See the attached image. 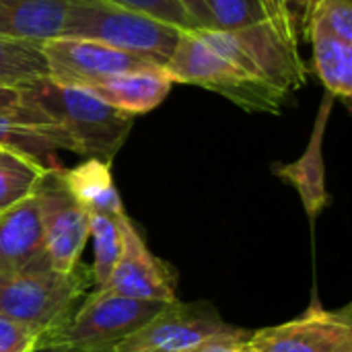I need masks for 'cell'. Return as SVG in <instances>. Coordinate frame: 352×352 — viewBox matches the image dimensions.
Listing matches in <instances>:
<instances>
[{
  "instance_id": "20",
  "label": "cell",
  "mask_w": 352,
  "mask_h": 352,
  "mask_svg": "<svg viewBox=\"0 0 352 352\" xmlns=\"http://www.w3.org/2000/svg\"><path fill=\"white\" fill-rule=\"evenodd\" d=\"M45 169L47 167H41V165L0 167V210L31 196Z\"/></svg>"
},
{
  "instance_id": "6",
  "label": "cell",
  "mask_w": 352,
  "mask_h": 352,
  "mask_svg": "<svg viewBox=\"0 0 352 352\" xmlns=\"http://www.w3.org/2000/svg\"><path fill=\"white\" fill-rule=\"evenodd\" d=\"M43 227L45 256L52 270L72 272L89 239V214L64 184L62 167L45 169L35 188Z\"/></svg>"
},
{
  "instance_id": "5",
  "label": "cell",
  "mask_w": 352,
  "mask_h": 352,
  "mask_svg": "<svg viewBox=\"0 0 352 352\" xmlns=\"http://www.w3.org/2000/svg\"><path fill=\"white\" fill-rule=\"evenodd\" d=\"M165 305L93 289L76 307L68 324L41 351L113 352V349L153 320Z\"/></svg>"
},
{
  "instance_id": "21",
  "label": "cell",
  "mask_w": 352,
  "mask_h": 352,
  "mask_svg": "<svg viewBox=\"0 0 352 352\" xmlns=\"http://www.w3.org/2000/svg\"><path fill=\"white\" fill-rule=\"evenodd\" d=\"M311 33H324V35L352 43L351 0H324L311 21L309 35Z\"/></svg>"
},
{
  "instance_id": "16",
  "label": "cell",
  "mask_w": 352,
  "mask_h": 352,
  "mask_svg": "<svg viewBox=\"0 0 352 352\" xmlns=\"http://www.w3.org/2000/svg\"><path fill=\"white\" fill-rule=\"evenodd\" d=\"M314 68L334 99L349 101L352 95V43L342 39L311 33Z\"/></svg>"
},
{
  "instance_id": "3",
  "label": "cell",
  "mask_w": 352,
  "mask_h": 352,
  "mask_svg": "<svg viewBox=\"0 0 352 352\" xmlns=\"http://www.w3.org/2000/svg\"><path fill=\"white\" fill-rule=\"evenodd\" d=\"M173 82L196 85L214 93L248 111L278 113L287 93L274 89L262 78L248 74L219 50H214L198 29H182L171 56L165 62Z\"/></svg>"
},
{
  "instance_id": "15",
  "label": "cell",
  "mask_w": 352,
  "mask_h": 352,
  "mask_svg": "<svg viewBox=\"0 0 352 352\" xmlns=\"http://www.w3.org/2000/svg\"><path fill=\"white\" fill-rule=\"evenodd\" d=\"M62 177L66 188L70 190L74 200L87 210V214L99 212L120 217L126 212L118 188L113 184L109 163L99 159H87L85 163L72 169H62Z\"/></svg>"
},
{
  "instance_id": "29",
  "label": "cell",
  "mask_w": 352,
  "mask_h": 352,
  "mask_svg": "<svg viewBox=\"0 0 352 352\" xmlns=\"http://www.w3.org/2000/svg\"><path fill=\"white\" fill-rule=\"evenodd\" d=\"M182 6L190 12V16L196 21V25L200 29H210V14H208V8H206V2L204 0H179Z\"/></svg>"
},
{
  "instance_id": "2",
  "label": "cell",
  "mask_w": 352,
  "mask_h": 352,
  "mask_svg": "<svg viewBox=\"0 0 352 352\" xmlns=\"http://www.w3.org/2000/svg\"><path fill=\"white\" fill-rule=\"evenodd\" d=\"M91 287L93 272L80 264L66 274L52 268L4 274L0 276V316L33 330L41 351L68 324Z\"/></svg>"
},
{
  "instance_id": "14",
  "label": "cell",
  "mask_w": 352,
  "mask_h": 352,
  "mask_svg": "<svg viewBox=\"0 0 352 352\" xmlns=\"http://www.w3.org/2000/svg\"><path fill=\"white\" fill-rule=\"evenodd\" d=\"M68 0H0V37L43 43L64 31Z\"/></svg>"
},
{
  "instance_id": "26",
  "label": "cell",
  "mask_w": 352,
  "mask_h": 352,
  "mask_svg": "<svg viewBox=\"0 0 352 352\" xmlns=\"http://www.w3.org/2000/svg\"><path fill=\"white\" fill-rule=\"evenodd\" d=\"M256 2L260 4V8L266 12V16H268L283 33L297 37L295 27H293V19H291L289 6H287V0H256Z\"/></svg>"
},
{
  "instance_id": "19",
  "label": "cell",
  "mask_w": 352,
  "mask_h": 352,
  "mask_svg": "<svg viewBox=\"0 0 352 352\" xmlns=\"http://www.w3.org/2000/svg\"><path fill=\"white\" fill-rule=\"evenodd\" d=\"M204 2L210 14V25H212L210 29L237 31L258 21H270L256 0H204Z\"/></svg>"
},
{
  "instance_id": "25",
  "label": "cell",
  "mask_w": 352,
  "mask_h": 352,
  "mask_svg": "<svg viewBox=\"0 0 352 352\" xmlns=\"http://www.w3.org/2000/svg\"><path fill=\"white\" fill-rule=\"evenodd\" d=\"M324 0H287L291 19H293V27L297 33V39H307L309 37V29H311V21L318 12V8L322 6Z\"/></svg>"
},
{
  "instance_id": "28",
  "label": "cell",
  "mask_w": 352,
  "mask_h": 352,
  "mask_svg": "<svg viewBox=\"0 0 352 352\" xmlns=\"http://www.w3.org/2000/svg\"><path fill=\"white\" fill-rule=\"evenodd\" d=\"M19 165H41V167H45L43 163H39L37 159H33V157H29L25 153L0 146V167H19Z\"/></svg>"
},
{
  "instance_id": "1",
  "label": "cell",
  "mask_w": 352,
  "mask_h": 352,
  "mask_svg": "<svg viewBox=\"0 0 352 352\" xmlns=\"http://www.w3.org/2000/svg\"><path fill=\"white\" fill-rule=\"evenodd\" d=\"M21 99L43 111L72 140L74 153L111 163L124 146L134 118L107 105L85 87L39 78L19 87Z\"/></svg>"
},
{
  "instance_id": "22",
  "label": "cell",
  "mask_w": 352,
  "mask_h": 352,
  "mask_svg": "<svg viewBox=\"0 0 352 352\" xmlns=\"http://www.w3.org/2000/svg\"><path fill=\"white\" fill-rule=\"evenodd\" d=\"M118 6L148 14L163 23H169L177 29H200L190 12L182 6L179 0H109Z\"/></svg>"
},
{
  "instance_id": "9",
  "label": "cell",
  "mask_w": 352,
  "mask_h": 352,
  "mask_svg": "<svg viewBox=\"0 0 352 352\" xmlns=\"http://www.w3.org/2000/svg\"><path fill=\"white\" fill-rule=\"evenodd\" d=\"M256 352H352L351 305L330 311L314 301L287 324L252 332Z\"/></svg>"
},
{
  "instance_id": "17",
  "label": "cell",
  "mask_w": 352,
  "mask_h": 352,
  "mask_svg": "<svg viewBox=\"0 0 352 352\" xmlns=\"http://www.w3.org/2000/svg\"><path fill=\"white\" fill-rule=\"evenodd\" d=\"M39 78H47L41 43L0 37V85L23 87Z\"/></svg>"
},
{
  "instance_id": "23",
  "label": "cell",
  "mask_w": 352,
  "mask_h": 352,
  "mask_svg": "<svg viewBox=\"0 0 352 352\" xmlns=\"http://www.w3.org/2000/svg\"><path fill=\"white\" fill-rule=\"evenodd\" d=\"M39 336L19 322L0 316V352H35Z\"/></svg>"
},
{
  "instance_id": "24",
  "label": "cell",
  "mask_w": 352,
  "mask_h": 352,
  "mask_svg": "<svg viewBox=\"0 0 352 352\" xmlns=\"http://www.w3.org/2000/svg\"><path fill=\"white\" fill-rule=\"evenodd\" d=\"M188 352H256V349L252 344V332L237 328L231 334L214 336Z\"/></svg>"
},
{
  "instance_id": "10",
  "label": "cell",
  "mask_w": 352,
  "mask_h": 352,
  "mask_svg": "<svg viewBox=\"0 0 352 352\" xmlns=\"http://www.w3.org/2000/svg\"><path fill=\"white\" fill-rule=\"evenodd\" d=\"M120 223L124 237L122 254L107 285L101 291L140 301H177L171 268L165 266L159 258H155V254H151L138 229L134 227L126 212L122 214Z\"/></svg>"
},
{
  "instance_id": "11",
  "label": "cell",
  "mask_w": 352,
  "mask_h": 352,
  "mask_svg": "<svg viewBox=\"0 0 352 352\" xmlns=\"http://www.w3.org/2000/svg\"><path fill=\"white\" fill-rule=\"evenodd\" d=\"M52 268L45 256L37 194L0 210V276Z\"/></svg>"
},
{
  "instance_id": "12",
  "label": "cell",
  "mask_w": 352,
  "mask_h": 352,
  "mask_svg": "<svg viewBox=\"0 0 352 352\" xmlns=\"http://www.w3.org/2000/svg\"><path fill=\"white\" fill-rule=\"evenodd\" d=\"M334 97L328 93L318 118H316V126L311 132V138L307 142V148L303 151V155L295 161L289 163L285 167H278L274 173L291 184L301 202L303 208L309 217L311 223H316V219L324 212V208L328 206L330 198H328V190H326V167H324V134H326V124L330 118V109H332Z\"/></svg>"
},
{
  "instance_id": "4",
  "label": "cell",
  "mask_w": 352,
  "mask_h": 352,
  "mask_svg": "<svg viewBox=\"0 0 352 352\" xmlns=\"http://www.w3.org/2000/svg\"><path fill=\"white\" fill-rule=\"evenodd\" d=\"M179 31L169 23L109 0H68L62 35L101 41L165 66Z\"/></svg>"
},
{
  "instance_id": "7",
  "label": "cell",
  "mask_w": 352,
  "mask_h": 352,
  "mask_svg": "<svg viewBox=\"0 0 352 352\" xmlns=\"http://www.w3.org/2000/svg\"><path fill=\"white\" fill-rule=\"evenodd\" d=\"M237 330L223 322L217 309L204 301L165 305L153 320L122 340L113 352H188L198 344Z\"/></svg>"
},
{
  "instance_id": "13",
  "label": "cell",
  "mask_w": 352,
  "mask_h": 352,
  "mask_svg": "<svg viewBox=\"0 0 352 352\" xmlns=\"http://www.w3.org/2000/svg\"><path fill=\"white\" fill-rule=\"evenodd\" d=\"M171 76L165 66H146L111 76L89 91H93L107 105L136 118L161 105L171 91Z\"/></svg>"
},
{
  "instance_id": "8",
  "label": "cell",
  "mask_w": 352,
  "mask_h": 352,
  "mask_svg": "<svg viewBox=\"0 0 352 352\" xmlns=\"http://www.w3.org/2000/svg\"><path fill=\"white\" fill-rule=\"evenodd\" d=\"M47 78L58 85L91 89L122 72L159 66L148 58L80 37H54L41 43Z\"/></svg>"
},
{
  "instance_id": "18",
  "label": "cell",
  "mask_w": 352,
  "mask_h": 352,
  "mask_svg": "<svg viewBox=\"0 0 352 352\" xmlns=\"http://www.w3.org/2000/svg\"><path fill=\"white\" fill-rule=\"evenodd\" d=\"M120 217L111 214H99L91 212L89 214V237H93V252H95V262H93V287L103 289L120 260L124 237H122V223Z\"/></svg>"
},
{
  "instance_id": "27",
  "label": "cell",
  "mask_w": 352,
  "mask_h": 352,
  "mask_svg": "<svg viewBox=\"0 0 352 352\" xmlns=\"http://www.w3.org/2000/svg\"><path fill=\"white\" fill-rule=\"evenodd\" d=\"M23 109H25V103L21 101L19 87L0 85V111H4V113H16V111H23Z\"/></svg>"
},
{
  "instance_id": "30",
  "label": "cell",
  "mask_w": 352,
  "mask_h": 352,
  "mask_svg": "<svg viewBox=\"0 0 352 352\" xmlns=\"http://www.w3.org/2000/svg\"><path fill=\"white\" fill-rule=\"evenodd\" d=\"M37 352H66V351H50V349H45V351H37Z\"/></svg>"
}]
</instances>
